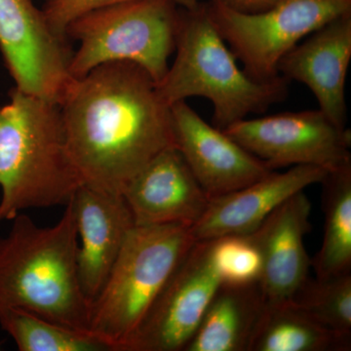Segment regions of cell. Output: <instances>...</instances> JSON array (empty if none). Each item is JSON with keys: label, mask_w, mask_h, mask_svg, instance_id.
I'll return each instance as SVG.
<instances>
[{"label": "cell", "mask_w": 351, "mask_h": 351, "mask_svg": "<svg viewBox=\"0 0 351 351\" xmlns=\"http://www.w3.org/2000/svg\"><path fill=\"white\" fill-rule=\"evenodd\" d=\"M351 336L311 319L291 302L263 311L249 351H348Z\"/></svg>", "instance_id": "obj_19"}, {"label": "cell", "mask_w": 351, "mask_h": 351, "mask_svg": "<svg viewBox=\"0 0 351 351\" xmlns=\"http://www.w3.org/2000/svg\"><path fill=\"white\" fill-rule=\"evenodd\" d=\"M182 12L171 0H135L83 14L66 29L80 43L69 75L78 80L101 64L129 62L158 83L169 69Z\"/></svg>", "instance_id": "obj_6"}, {"label": "cell", "mask_w": 351, "mask_h": 351, "mask_svg": "<svg viewBox=\"0 0 351 351\" xmlns=\"http://www.w3.org/2000/svg\"><path fill=\"white\" fill-rule=\"evenodd\" d=\"M219 286L212 240L196 241L125 351H184Z\"/></svg>", "instance_id": "obj_10"}, {"label": "cell", "mask_w": 351, "mask_h": 351, "mask_svg": "<svg viewBox=\"0 0 351 351\" xmlns=\"http://www.w3.org/2000/svg\"><path fill=\"white\" fill-rule=\"evenodd\" d=\"M329 171L311 165L292 166L226 195L211 198L201 218L191 226L196 241L228 235H249L289 198L320 184Z\"/></svg>", "instance_id": "obj_14"}, {"label": "cell", "mask_w": 351, "mask_h": 351, "mask_svg": "<svg viewBox=\"0 0 351 351\" xmlns=\"http://www.w3.org/2000/svg\"><path fill=\"white\" fill-rule=\"evenodd\" d=\"M351 60V12L313 32L279 62L278 73L304 83L319 110L339 128H346V82Z\"/></svg>", "instance_id": "obj_15"}, {"label": "cell", "mask_w": 351, "mask_h": 351, "mask_svg": "<svg viewBox=\"0 0 351 351\" xmlns=\"http://www.w3.org/2000/svg\"><path fill=\"white\" fill-rule=\"evenodd\" d=\"M0 105V221L25 210L66 206L82 184L59 105L18 88Z\"/></svg>", "instance_id": "obj_3"}, {"label": "cell", "mask_w": 351, "mask_h": 351, "mask_svg": "<svg viewBox=\"0 0 351 351\" xmlns=\"http://www.w3.org/2000/svg\"><path fill=\"white\" fill-rule=\"evenodd\" d=\"M0 327L20 351H110L93 332L57 324L25 309L2 313Z\"/></svg>", "instance_id": "obj_20"}, {"label": "cell", "mask_w": 351, "mask_h": 351, "mask_svg": "<svg viewBox=\"0 0 351 351\" xmlns=\"http://www.w3.org/2000/svg\"><path fill=\"white\" fill-rule=\"evenodd\" d=\"M289 302L323 327L351 336V272L308 279Z\"/></svg>", "instance_id": "obj_21"}, {"label": "cell", "mask_w": 351, "mask_h": 351, "mask_svg": "<svg viewBox=\"0 0 351 351\" xmlns=\"http://www.w3.org/2000/svg\"><path fill=\"white\" fill-rule=\"evenodd\" d=\"M232 10L242 13H258L271 8L280 0H215Z\"/></svg>", "instance_id": "obj_24"}, {"label": "cell", "mask_w": 351, "mask_h": 351, "mask_svg": "<svg viewBox=\"0 0 351 351\" xmlns=\"http://www.w3.org/2000/svg\"><path fill=\"white\" fill-rule=\"evenodd\" d=\"M82 184L121 193L134 176L175 147L170 106L138 64L113 62L73 80L59 104Z\"/></svg>", "instance_id": "obj_1"}, {"label": "cell", "mask_w": 351, "mask_h": 351, "mask_svg": "<svg viewBox=\"0 0 351 351\" xmlns=\"http://www.w3.org/2000/svg\"><path fill=\"white\" fill-rule=\"evenodd\" d=\"M212 260L221 284L247 285L258 282L262 258L248 235H228L212 240Z\"/></svg>", "instance_id": "obj_22"}, {"label": "cell", "mask_w": 351, "mask_h": 351, "mask_svg": "<svg viewBox=\"0 0 351 351\" xmlns=\"http://www.w3.org/2000/svg\"><path fill=\"white\" fill-rule=\"evenodd\" d=\"M135 0H45L43 8L44 17L52 31L61 38L68 39L66 29L69 23L83 14L96 9ZM184 9L199 6L201 0H171Z\"/></svg>", "instance_id": "obj_23"}, {"label": "cell", "mask_w": 351, "mask_h": 351, "mask_svg": "<svg viewBox=\"0 0 351 351\" xmlns=\"http://www.w3.org/2000/svg\"><path fill=\"white\" fill-rule=\"evenodd\" d=\"M311 201L301 191L248 235L262 258L258 284L265 308L292 301L309 279L311 260L304 237L311 230Z\"/></svg>", "instance_id": "obj_12"}, {"label": "cell", "mask_w": 351, "mask_h": 351, "mask_svg": "<svg viewBox=\"0 0 351 351\" xmlns=\"http://www.w3.org/2000/svg\"><path fill=\"white\" fill-rule=\"evenodd\" d=\"M223 131L272 170L311 165L332 171L351 162L350 129L320 110L245 119Z\"/></svg>", "instance_id": "obj_8"}, {"label": "cell", "mask_w": 351, "mask_h": 351, "mask_svg": "<svg viewBox=\"0 0 351 351\" xmlns=\"http://www.w3.org/2000/svg\"><path fill=\"white\" fill-rule=\"evenodd\" d=\"M323 186L324 235L311 267L316 278L351 272V162L329 171Z\"/></svg>", "instance_id": "obj_18"}, {"label": "cell", "mask_w": 351, "mask_h": 351, "mask_svg": "<svg viewBox=\"0 0 351 351\" xmlns=\"http://www.w3.org/2000/svg\"><path fill=\"white\" fill-rule=\"evenodd\" d=\"M175 147L210 198L244 188L274 172L225 131L208 124L186 101L170 106Z\"/></svg>", "instance_id": "obj_11"}, {"label": "cell", "mask_w": 351, "mask_h": 351, "mask_svg": "<svg viewBox=\"0 0 351 351\" xmlns=\"http://www.w3.org/2000/svg\"><path fill=\"white\" fill-rule=\"evenodd\" d=\"M0 50L25 93L59 105L73 83L68 39L52 31L32 0H0Z\"/></svg>", "instance_id": "obj_9"}, {"label": "cell", "mask_w": 351, "mask_h": 351, "mask_svg": "<svg viewBox=\"0 0 351 351\" xmlns=\"http://www.w3.org/2000/svg\"><path fill=\"white\" fill-rule=\"evenodd\" d=\"M208 15L253 80L279 76V62L302 38L351 12V0H280L258 13H242L209 0Z\"/></svg>", "instance_id": "obj_7"}, {"label": "cell", "mask_w": 351, "mask_h": 351, "mask_svg": "<svg viewBox=\"0 0 351 351\" xmlns=\"http://www.w3.org/2000/svg\"><path fill=\"white\" fill-rule=\"evenodd\" d=\"M196 240L181 223L135 226L92 302L90 332L125 351L161 291Z\"/></svg>", "instance_id": "obj_5"}, {"label": "cell", "mask_w": 351, "mask_h": 351, "mask_svg": "<svg viewBox=\"0 0 351 351\" xmlns=\"http://www.w3.org/2000/svg\"><path fill=\"white\" fill-rule=\"evenodd\" d=\"M77 252L71 201L54 226H39L27 215H17L0 239V315L25 309L90 332L92 304L80 286Z\"/></svg>", "instance_id": "obj_2"}, {"label": "cell", "mask_w": 351, "mask_h": 351, "mask_svg": "<svg viewBox=\"0 0 351 351\" xmlns=\"http://www.w3.org/2000/svg\"><path fill=\"white\" fill-rule=\"evenodd\" d=\"M0 350H1V346H0Z\"/></svg>", "instance_id": "obj_25"}, {"label": "cell", "mask_w": 351, "mask_h": 351, "mask_svg": "<svg viewBox=\"0 0 351 351\" xmlns=\"http://www.w3.org/2000/svg\"><path fill=\"white\" fill-rule=\"evenodd\" d=\"M175 51L174 63L156 83L159 96L168 106L193 97L208 99L213 125L221 130L287 97L288 80L282 75L258 82L239 68L204 3L182 8Z\"/></svg>", "instance_id": "obj_4"}, {"label": "cell", "mask_w": 351, "mask_h": 351, "mask_svg": "<svg viewBox=\"0 0 351 351\" xmlns=\"http://www.w3.org/2000/svg\"><path fill=\"white\" fill-rule=\"evenodd\" d=\"M263 311L258 282L221 284L184 351H249Z\"/></svg>", "instance_id": "obj_17"}, {"label": "cell", "mask_w": 351, "mask_h": 351, "mask_svg": "<svg viewBox=\"0 0 351 351\" xmlns=\"http://www.w3.org/2000/svg\"><path fill=\"white\" fill-rule=\"evenodd\" d=\"M71 204L78 235V278L83 294L92 304L135 223L121 193L82 184Z\"/></svg>", "instance_id": "obj_16"}, {"label": "cell", "mask_w": 351, "mask_h": 351, "mask_svg": "<svg viewBox=\"0 0 351 351\" xmlns=\"http://www.w3.org/2000/svg\"><path fill=\"white\" fill-rule=\"evenodd\" d=\"M121 195L135 226H193L211 199L176 147L157 154L127 182Z\"/></svg>", "instance_id": "obj_13"}]
</instances>
